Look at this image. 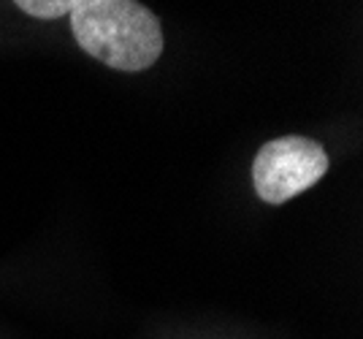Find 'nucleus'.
<instances>
[{
	"label": "nucleus",
	"instance_id": "1",
	"mask_svg": "<svg viewBox=\"0 0 363 339\" xmlns=\"http://www.w3.org/2000/svg\"><path fill=\"white\" fill-rule=\"evenodd\" d=\"M79 47L117 71H144L163 52L160 19L138 0H79L71 11Z\"/></svg>",
	"mask_w": 363,
	"mask_h": 339
},
{
	"label": "nucleus",
	"instance_id": "2",
	"mask_svg": "<svg viewBox=\"0 0 363 339\" xmlns=\"http://www.w3.org/2000/svg\"><path fill=\"white\" fill-rule=\"evenodd\" d=\"M328 171V155L318 141L303 136H282L266 141L252 163L255 193L266 204H285L312 185Z\"/></svg>",
	"mask_w": 363,
	"mask_h": 339
},
{
	"label": "nucleus",
	"instance_id": "3",
	"mask_svg": "<svg viewBox=\"0 0 363 339\" xmlns=\"http://www.w3.org/2000/svg\"><path fill=\"white\" fill-rule=\"evenodd\" d=\"M16 6L30 16L38 19H57V16L71 14L79 0H14Z\"/></svg>",
	"mask_w": 363,
	"mask_h": 339
}]
</instances>
